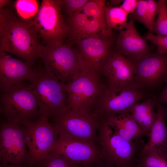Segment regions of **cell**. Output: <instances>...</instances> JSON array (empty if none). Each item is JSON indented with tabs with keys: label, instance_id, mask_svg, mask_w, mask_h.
Segmentation results:
<instances>
[{
	"label": "cell",
	"instance_id": "1",
	"mask_svg": "<svg viewBox=\"0 0 167 167\" xmlns=\"http://www.w3.org/2000/svg\"><path fill=\"white\" fill-rule=\"evenodd\" d=\"M12 4L0 9V51L34 64L40 58L43 45L31 20L20 17Z\"/></svg>",
	"mask_w": 167,
	"mask_h": 167
},
{
	"label": "cell",
	"instance_id": "2",
	"mask_svg": "<svg viewBox=\"0 0 167 167\" xmlns=\"http://www.w3.org/2000/svg\"><path fill=\"white\" fill-rule=\"evenodd\" d=\"M36 70L31 84L41 115L54 119L66 113L70 110L66 84L59 80L44 66Z\"/></svg>",
	"mask_w": 167,
	"mask_h": 167
},
{
	"label": "cell",
	"instance_id": "3",
	"mask_svg": "<svg viewBox=\"0 0 167 167\" xmlns=\"http://www.w3.org/2000/svg\"><path fill=\"white\" fill-rule=\"evenodd\" d=\"M97 129L101 146V160L116 167H133L145 144L143 141L126 139L101 118Z\"/></svg>",
	"mask_w": 167,
	"mask_h": 167
},
{
	"label": "cell",
	"instance_id": "4",
	"mask_svg": "<svg viewBox=\"0 0 167 167\" xmlns=\"http://www.w3.org/2000/svg\"><path fill=\"white\" fill-rule=\"evenodd\" d=\"M2 119L21 125L36 120L41 116L32 84L24 83L1 92Z\"/></svg>",
	"mask_w": 167,
	"mask_h": 167
},
{
	"label": "cell",
	"instance_id": "5",
	"mask_svg": "<svg viewBox=\"0 0 167 167\" xmlns=\"http://www.w3.org/2000/svg\"><path fill=\"white\" fill-rule=\"evenodd\" d=\"M63 0H42L31 21L43 45L64 43L69 30L62 13Z\"/></svg>",
	"mask_w": 167,
	"mask_h": 167
},
{
	"label": "cell",
	"instance_id": "6",
	"mask_svg": "<svg viewBox=\"0 0 167 167\" xmlns=\"http://www.w3.org/2000/svg\"><path fill=\"white\" fill-rule=\"evenodd\" d=\"M46 117L41 115L24 126L28 155V167H40L51 152L59 135Z\"/></svg>",
	"mask_w": 167,
	"mask_h": 167
},
{
	"label": "cell",
	"instance_id": "7",
	"mask_svg": "<svg viewBox=\"0 0 167 167\" xmlns=\"http://www.w3.org/2000/svg\"><path fill=\"white\" fill-rule=\"evenodd\" d=\"M99 117L93 109H72L54 119L59 135L73 139L92 142L95 139Z\"/></svg>",
	"mask_w": 167,
	"mask_h": 167
},
{
	"label": "cell",
	"instance_id": "8",
	"mask_svg": "<svg viewBox=\"0 0 167 167\" xmlns=\"http://www.w3.org/2000/svg\"><path fill=\"white\" fill-rule=\"evenodd\" d=\"M99 74L80 67L71 81L66 84L69 109H93L105 88L101 84Z\"/></svg>",
	"mask_w": 167,
	"mask_h": 167
},
{
	"label": "cell",
	"instance_id": "9",
	"mask_svg": "<svg viewBox=\"0 0 167 167\" xmlns=\"http://www.w3.org/2000/svg\"><path fill=\"white\" fill-rule=\"evenodd\" d=\"M117 37H108L100 34L85 36L75 41L72 47L77 54L80 67L99 74L114 49Z\"/></svg>",
	"mask_w": 167,
	"mask_h": 167
},
{
	"label": "cell",
	"instance_id": "10",
	"mask_svg": "<svg viewBox=\"0 0 167 167\" xmlns=\"http://www.w3.org/2000/svg\"><path fill=\"white\" fill-rule=\"evenodd\" d=\"M40 58L45 67L66 84L80 68L76 52L66 43L43 45Z\"/></svg>",
	"mask_w": 167,
	"mask_h": 167
},
{
	"label": "cell",
	"instance_id": "11",
	"mask_svg": "<svg viewBox=\"0 0 167 167\" xmlns=\"http://www.w3.org/2000/svg\"><path fill=\"white\" fill-rule=\"evenodd\" d=\"M143 89L136 86L104 88L93 108L99 118L129 112L135 104L146 97Z\"/></svg>",
	"mask_w": 167,
	"mask_h": 167
},
{
	"label": "cell",
	"instance_id": "12",
	"mask_svg": "<svg viewBox=\"0 0 167 167\" xmlns=\"http://www.w3.org/2000/svg\"><path fill=\"white\" fill-rule=\"evenodd\" d=\"M25 135L24 125L1 120V163L27 166L28 152Z\"/></svg>",
	"mask_w": 167,
	"mask_h": 167
},
{
	"label": "cell",
	"instance_id": "13",
	"mask_svg": "<svg viewBox=\"0 0 167 167\" xmlns=\"http://www.w3.org/2000/svg\"><path fill=\"white\" fill-rule=\"evenodd\" d=\"M132 63L135 83L139 88H153L167 82V66L164 55L150 52Z\"/></svg>",
	"mask_w": 167,
	"mask_h": 167
},
{
	"label": "cell",
	"instance_id": "14",
	"mask_svg": "<svg viewBox=\"0 0 167 167\" xmlns=\"http://www.w3.org/2000/svg\"><path fill=\"white\" fill-rule=\"evenodd\" d=\"M34 64L22 61L0 51V88L1 92L28 81L32 84L36 74Z\"/></svg>",
	"mask_w": 167,
	"mask_h": 167
},
{
	"label": "cell",
	"instance_id": "15",
	"mask_svg": "<svg viewBox=\"0 0 167 167\" xmlns=\"http://www.w3.org/2000/svg\"><path fill=\"white\" fill-rule=\"evenodd\" d=\"M51 152L60 154L83 165L96 164L101 160V150L94 142L59 136Z\"/></svg>",
	"mask_w": 167,
	"mask_h": 167
},
{
	"label": "cell",
	"instance_id": "16",
	"mask_svg": "<svg viewBox=\"0 0 167 167\" xmlns=\"http://www.w3.org/2000/svg\"><path fill=\"white\" fill-rule=\"evenodd\" d=\"M101 72L106 78L108 87L119 88L138 86L135 82L133 63L114 49L103 65Z\"/></svg>",
	"mask_w": 167,
	"mask_h": 167
},
{
	"label": "cell",
	"instance_id": "17",
	"mask_svg": "<svg viewBox=\"0 0 167 167\" xmlns=\"http://www.w3.org/2000/svg\"><path fill=\"white\" fill-rule=\"evenodd\" d=\"M129 17L127 28L119 32L117 37L114 49L133 63L150 52V48L146 40L140 36L135 28L131 14Z\"/></svg>",
	"mask_w": 167,
	"mask_h": 167
},
{
	"label": "cell",
	"instance_id": "18",
	"mask_svg": "<svg viewBox=\"0 0 167 167\" xmlns=\"http://www.w3.org/2000/svg\"><path fill=\"white\" fill-rule=\"evenodd\" d=\"M152 97L155 102L156 117L148 136V141L140 152L152 148L167 152V108L159 102L155 94Z\"/></svg>",
	"mask_w": 167,
	"mask_h": 167
},
{
	"label": "cell",
	"instance_id": "19",
	"mask_svg": "<svg viewBox=\"0 0 167 167\" xmlns=\"http://www.w3.org/2000/svg\"><path fill=\"white\" fill-rule=\"evenodd\" d=\"M120 136L129 141L146 135L129 112L100 118Z\"/></svg>",
	"mask_w": 167,
	"mask_h": 167
},
{
	"label": "cell",
	"instance_id": "20",
	"mask_svg": "<svg viewBox=\"0 0 167 167\" xmlns=\"http://www.w3.org/2000/svg\"><path fill=\"white\" fill-rule=\"evenodd\" d=\"M153 99L147 98L133 105L129 112L146 136H148L156 119V111Z\"/></svg>",
	"mask_w": 167,
	"mask_h": 167
},
{
	"label": "cell",
	"instance_id": "21",
	"mask_svg": "<svg viewBox=\"0 0 167 167\" xmlns=\"http://www.w3.org/2000/svg\"><path fill=\"white\" fill-rule=\"evenodd\" d=\"M135 164L138 167H167V152L151 149L140 152Z\"/></svg>",
	"mask_w": 167,
	"mask_h": 167
},
{
	"label": "cell",
	"instance_id": "22",
	"mask_svg": "<svg viewBox=\"0 0 167 167\" xmlns=\"http://www.w3.org/2000/svg\"><path fill=\"white\" fill-rule=\"evenodd\" d=\"M128 15L120 6L109 5L105 6L106 23L108 27L111 30L115 29L120 32L126 29L128 25Z\"/></svg>",
	"mask_w": 167,
	"mask_h": 167
},
{
	"label": "cell",
	"instance_id": "23",
	"mask_svg": "<svg viewBox=\"0 0 167 167\" xmlns=\"http://www.w3.org/2000/svg\"><path fill=\"white\" fill-rule=\"evenodd\" d=\"M89 19V17L85 15L82 11L76 12L67 16L66 22L69 30L67 44L71 45Z\"/></svg>",
	"mask_w": 167,
	"mask_h": 167
},
{
	"label": "cell",
	"instance_id": "24",
	"mask_svg": "<svg viewBox=\"0 0 167 167\" xmlns=\"http://www.w3.org/2000/svg\"><path fill=\"white\" fill-rule=\"evenodd\" d=\"M14 7L17 14L22 19L30 20L35 17L39 11V4L37 0H17Z\"/></svg>",
	"mask_w": 167,
	"mask_h": 167
},
{
	"label": "cell",
	"instance_id": "25",
	"mask_svg": "<svg viewBox=\"0 0 167 167\" xmlns=\"http://www.w3.org/2000/svg\"><path fill=\"white\" fill-rule=\"evenodd\" d=\"M106 1L88 0L83 7L82 11L89 17L105 20V9Z\"/></svg>",
	"mask_w": 167,
	"mask_h": 167
},
{
	"label": "cell",
	"instance_id": "26",
	"mask_svg": "<svg viewBox=\"0 0 167 167\" xmlns=\"http://www.w3.org/2000/svg\"><path fill=\"white\" fill-rule=\"evenodd\" d=\"M62 155L50 152L42 162L40 167H83Z\"/></svg>",
	"mask_w": 167,
	"mask_h": 167
},
{
	"label": "cell",
	"instance_id": "27",
	"mask_svg": "<svg viewBox=\"0 0 167 167\" xmlns=\"http://www.w3.org/2000/svg\"><path fill=\"white\" fill-rule=\"evenodd\" d=\"M157 2V17L154 26L153 32L157 35L167 36V7L165 1L159 0Z\"/></svg>",
	"mask_w": 167,
	"mask_h": 167
},
{
	"label": "cell",
	"instance_id": "28",
	"mask_svg": "<svg viewBox=\"0 0 167 167\" xmlns=\"http://www.w3.org/2000/svg\"><path fill=\"white\" fill-rule=\"evenodd\" d=\"M158 6L157 1L154 0H147V16L145 27L149 32H153V27L157 15Z\"/></svg>",
	"mask_w": 167,
	"mask_h": 167
},
{
	"label": "cell",
	"instance_id": "29",
	"mask_svg": "<svg viewBox=\"0 0 167 167\" xmlns=\"http://www.w3.org/2000/svg\"><path fill=\"white\" fill-rule=\"evenodd\" d=\"M144 38L146 40L151 41L156 46L157 54L163 55L167 53V36L156 35L149 32Z\"/></svg>",
	"mask_w": 167,
	"mask_h": 167
},
{
	"label": "cell",
	"instance_id": "30",
	"mask_svg": "<svg viewBox=\"0 0 167 167\" xmlns=\"http://www.w3.org/2000/svg\"><path fill=\"white\" fill-rule=\"evenodd\" d=\"M88 0H63L62 7L67 16L82 11L84 6Z\"/></svg>",
	"mask_w": 167,
	"mask_h": 167
},
{
	"label": "cell",
	"instance_id": "31",
	"mask_svg": "<svg viewBox=\"0 0 167 167\" xmlns=\"http://www.w3.org/2000/svg\"><path fill=\"white\" fill-rule=\"evenodd\" d=\"M147 0H139L135 11L131 14L133 19L145 25L146 23Z\"/></svg>",
	"mask_w": 167,
	"mask_h": 167
},
{
	"label": "cell",
	"instance_id": "32",
	"mask_svg": "<svg viewBox=\"0 0 167 167\" xmlns=\"http://www.w3.org/2000/svg\"><path fill=\"white\" fill-rule=\"evenodd\" d=\"M139 0H125L120 7L128 15L133 13L137 7Z\"/></svg>",
	"mask_w": 167,
	"mask_h": 167
},
{
	"label": "cell",
	"instance_id": "33",
	"mask_svg": "<svg viewBox=\"0 0 167 167\" xmlns=\"http://www.w3.org/2000/svg\"><path fill=\"white\" fill-rule=\"evenodd\" d=\"M157 99L161 104L167 105V82Z\"/></svg>",
	"mask_w": 167,
	"mask_h": 167
},
{
	"label": "cell",
	"instance_id": "34",
	"mask_svg": "<svg viewBox=\"0 0 167 167\" xmlns=\"http://www.w3.org/2000/svg\"><path fill=\"white\" fill-rule=\"evenodd\" d=\"M96 165L97 167H116L113 165L105 162L101 160L96 164Z\"/></svg>",
	"mask_w": 167,
	"mask_h": 167
},
{
	"label": "cell",
	"instance_id": "35",
	"mask_svg": "<svg viewBox=\"0 0 167 167\" xmlns=\"http://www.w3.org/2000/svg\"><path fill=\"white\" fill-rule=\"evenodd\" d=\"M12 1L10 0H0V9L8 6L12 4Z\"/></svg>",
	"mask_w": 167,
	"mask_h": 167
},
{
	"label": "cell",
	"instance_id": "36",
	"mask_svg": "<svg viewBox=\"0 0 167 167\" xmlns=\"http://www.w3.org/2000/svg\"><path fill=\"white\" fill-rule=\"evenodd\" d=\"M0 167H28L22 165H14L12 164H4L0 163Z\"/></svg>",
	"mask_w": 167,
	"mask_h": 167
},
{
	"label": "cell",
	"instance_id": "37",
	"mask_svg": "<svg viewBox=\"0 0 167 167\" xmlns=\"http://www.w3.org/2000/svg\"><path fill=\"white\" fill-rule=\"evenodd\" d=\"M123 1V0H111L109 1V4L108 5L114 6L119 5Z\"/></svg>",
	"mask_w": 167,
	"mask_h": 167
},
{
	"label": "cell",
	"instance_id": "38",
	"mask_svg": "<svg viewBox=\"0 0 167 167\" xmlns=\"http://www.w3.org/2000/svg\"><path fill=\"white\" fill-rule=\"evenodd\" d=\"M83 167H97L96 164H91L86 165H84Z\"/></svg>",
	"mask_w": 167,
	"mask_h": 167
},
{
	"label": "cell",
	"instance_id": "39",
	"mask_svg": "<svg viewBox=\"0 0 167 167\" xmlns=\"http://www.w3.org/2000/svg\"><path fill=\"white\" fill-rule=\"evenodd\" d=\"M164 55L165 58L166 64V65L167 66V53Z\"/></svg>",
	"mask_w": 167,
	"mask_h": 167
},
{
	"label": "cell",
	"instance_id": "40",
	"mask_svg": "<svg viewBox=\"0 0 167 167\" xmlns=\"http://www.w3.org/2000/svg\"><path fill=\"white\" fill-rule=\"evenodd\" d=\"M133 167H138L136 165V164H135Z\"/></svg>",
	"mask_w": 167,
	"mask_h": 167
}]
</instances>
